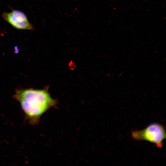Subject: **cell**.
<instances>
[{
  "mask_svg": "<svg viewBox=\"0 0 166 166\" xmlns=\"http://www.w3.org/2000/svg\"><path fill=\"white\" fill-rule=\"evenodd\" d=\"M2 16L6 21L17 29L31 30L33 28L26 15L21 11L15 10L10 13H5Z\"/></svg>",
  "mask_w": 166,
  "mask_h": 166,
  "instance_id": "cell-3",
  "label": "cell"
},
{
  "mask_svg": "<svg viewBox=\"0 0 166 166\" xmlns=\"http://www.w3.org/2000/svg\"><path fill=\"white\" fill-rule=\"evenodd\" d=\"M14 97L19 102L26 119L33 125L37 124L41 116L56 103L45 89L18 90Z\"/></svg>",
  "mask_w": 166,
  "mask_h": 166,
  "instance_id": "cell-1",
  "label": "cell"
},
{
  "mask_svg": "<svg viewBox=\"0 0 166 166\" xmlns=\"http://www.w3.org/2000/svg\"><path fill=\"white\" fill-rule=\"evenodd\" d=\"M132 136L137 140H144L154 144L161 148L163 141L166 137L165 129L164 126L158 123L149 125L141 130H136L132 132Z\"/></svg>",
  "mask_w": 166,
  "mask_h": 166,
  "instance_id": "cell-2",
  "label": "cell"
}]
</instances>
